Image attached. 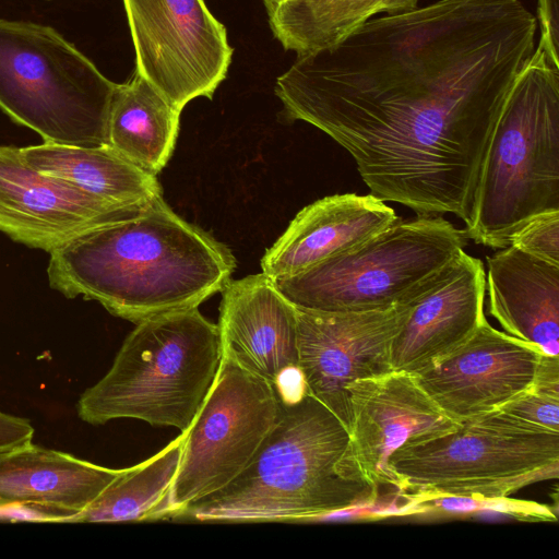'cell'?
Here are the masks:
<instances>
[{
    "label": "cell",
    "instance_id": "obj_1",
    "mask_svg": "<svg viewBox=\"0 0 559 559\" xmlns=\"http://www.w3.org/2000/svg\"><path fill=\"white\" fill-rule=\"evenodd\" d=\"M519 0H439L372 17L275 82L290 120L354 158L370 194L467 224L496 123L535 49Z\"/></svg>",
    "mask_w": 559,
    "mask_h": 559
},
{
    "label": "cell",
    "instance_id": "obj_12",
    "mask_svg": "<svg viewBox=\"0 0 559 559\" xmlns=\"http://www.w3.org/2000/svg\"><path fill=\"white\" fill-rule=\"evenodd\" d=\"M152 203H111L36 170L20 147L0 145V233L28 248L50 253L93 228L133 217Z\"/></svg>",
    "mask_w": 559,
    "mask_h": 559
},
{
    "label": "cell",
    "instance_id": "obj_2",
    "mask_svg": "<svg viewBox=\"0 0 559 559\" xmlns=\"http://www.w3.org/2000/svg\"><path fill=\"white\" fill-rule=\"evenodd\" d=\"M49 286L138 323L198 308L231 280L230 249L163 198L140 214L93 228L49 253Z\"/></svg>",
    "mask_w": 559,
    "mask_h": 559
},
{
    "label": "cell",
    "instance_id": "obj_15",
    "mask_svg": "<svg viewBox=\"0 0 559 559\" xmlns=\"http://www.w3.org/2000/svg\"><path fill=\"white\" fill-rule=\"evenodd\" d=\"M542 355L485 320L459 348L414 376L436 404L462 424L528 390Z\"/></svg>",
    "mask_w": 559,
    "mask_h": 559
},
{
    "label": "cell",
    "instance_id": "obj_17",
    "mask_svg": "<svg viewBox=\"0 0 559 559\" xmlns=\"http://www.w3.org/2000/svg\"><path fill=\"white\" fill-rule=\"evenodd\" d=\"M122 472L32 442L0 452V510L72 522Z\"/></svg>",
    "mask_w": 559,
    "mask_h": 559
},
{
    "label": "cell",
    "instance_id": "obj_11",
    "mask_svg": "<svg viewBox=\"0 0 559 559\" xmlns=\"http://www.w3.org/2000/svg\"><path fill=\"white\" fill-rule=\"evenodd\" d=\"M411 311L409 299L386 309L330 312L296 307L298 365L307 393L348 429L347 386L393 371L391 345Z\"/></svg>",
    "mask_w": 559,
    "mask_h": 559
},
{
    "label": "cell",
    "instance_id": "obj_26",
    "mask_svg": "<svg viewBox=\"0 0 559 559\" xmlns=\"http://www.w3.org/2000/svg\"><path fill=\"white\" fill-rule=\"evenodd\" d=\"M536 19L540 27L538 46L559 66V0H538Z\"/></svg>",
    "mask_w": 559,
    "mask_h": 559
},
{
    "label": "cell",
    "instance_id": "obj_16",
    "mask_svg": "<svg viewBox=\"0 0 559 559\" xmlns=\"http://www.w3.org/2000/svg\"><path fill=\"white\" fill-rule=\"evenodd\" d=\"M485 293L484 263L462 250L412 294L391 345L392 369L415 374L459 348L486 320Z\"/></svg>",
    "mask_w": 559,
    "mask_h": 559
},
{
    "label": "cell",
    "instance_id": "obj_3",
    "mask_svg": "<svg viewBox=\"0 0 559 559\" xmlns=\"http://www.w3.org/2000/svg\"><path fill=\"white\" fill-rule=\"evenodd\" d=\"M346 426L310 394L281 402L276 420L246 468L226 487L190 503L198 521H305L374 503Z\"/></svg>",
    "mask_w": 559,
    "mask_h": 559
},
{
    "label": "cell",
    "instance_id": "obj_4",
    "mask_svg": "<svg viewBox=\"0 0 559 559\" xmlns=\"http://www.w3.org/2000/svg\"><path fill=\"white\" fill-rule=\"evenodd\" d=\"M548 211H559V66L537 45L496 123L464 231L501 249Z\"/></svg>",
    "mask_w": 559,
    "mask_h": 559
},
{
    "label": "cell",
    "instance_id": "obj_14",
    "mask_svg": "<svg viewBox=\"0 0 559 559\" xmlns=\"http://www.w3.org/2000/svg\"><path fill=\"white\" fill-rule=\"evenodd\" d=\"M346 391L353 454L378 490L386 487L396 492L389 461L397 449L451 432L461 425L436 404L412 373L393 370L359 379Z\"/></svg>",
    "mask_w": 559,
    "mask_h": 559
},
{
    "label": "cell",
    "instance_id": "obj_20",
    "mask_svg": "<svg viewBox=\"0 0 559 559\" xmlns=\"http://www.w3.org/2000/svg\"><path fill=\"white\" fill-rule=\"evenodd\" d=\"M20 151L24 160L41 174L115 204L142 206L163 198L155 175L141 169L108 144L73 146L43 142Z\"/></svg>",
    "mask_w": 559,
    "mask_h": 559
},
{
    "label": "cell",
    "instance_id": "obj_6",
    "mask_svg": "<svg viewBox=\"0 0 559 559\" xmlns=\"http://www.w3.org/2000/svg\"><path fill=\"white\" fill-rule=\"evenodd\" d=\"M400 496L499 500L559 476V432L499 409L439 437L407 443L389 461Z\"/></svg>",
    "mask_w": 559,
    "mask_h": 559
},
{
    "label": "cell",
    "instance_id": "obj_22",
    "mask_svg": "<svg viewBox=\"0 0 559 559\" xmlns=\"http://www.w3.org/2000/svg\"><path fill=\"white\" fill-rule=\"evenodd\" d=\"M419 0H277L264 3L274 37L297 56L331 47L379 13L418 8Z\"/></svg>",
    "mask_w": 559,
    "mask_h": 559
},
{
    "label": "cell",
    "instance_id": "obj_28",
    "mask_svg": "<svg viewBox=\"0 0 559 559\" xmlns=\"http://www.w3.org/2000/svg\"><path fill=\"white\" fill-rule=\"evenodd\" d=\"M263 3L271 2V1H277V0H262Z\"/></svg>",
    "mask_w": 559,
    "mask_h": 559
},
{
    "label": "cell",
    "instance_id": "obj_24",
    "mask_svg": "<svg viewBox=\"0 0 559 559\" xmlns=\"http://www.w3.org/2000/svg\"><path fill=\"white\" fill-rule=\"evenodd\" d=\"M509 246L559 265V211L544 212L527 221L512 235Z\"/></svg>",
    "mask_w": 559,
    "mask_h": 559
},
{
    "label": "cell",
    "instance_id": "obj_23",
    "mask_svg": "<svg viewBox=\"0 0 559 559\" xmlns=\"http://www.w3.org/2000/svg\"><path fill=\"white\" fill-rule=\"evenodd\" d=\"M181 432L146 461L123 468L73 522H121L165 518L166 501L181 460Z\"/></svg>",
    "mask_w": 559,
    "mask_h": 559
},
{
    "label": "cell",
    "instance_id": "obj_13",
    "mask_svg": "<svg viewBox=\"0 0 559 559\" xmlns=\"http://www.w3.org/2000/svg\"><path fill=\"white\" fill-rule=\"evenodd\" d=\"M221 293L222 355L267 381L281 402L307 394L298 365L296 307L264 273L229 280Z\"/></svg>",
    "mask_w": 559,
    "mask_h": 559
},
{
    "label": "cell",
    "instance_id": "obj_18",
    "mask_svg": "<svg viewBox=\"0 0 559 559\" xmlns=\"http://www.w3.org/2000/svg\"><path fill=\"white\" fill-rule=\"evenodd\" d=\"M397 219L372 194L324 197L299 211L265 251L262 273L272 280L293 276L361 245Z\"/></svg>",
    "mask_w": 559,
    "mask_h": 559
},
{
    "label": "cell",
    "instance_id": "obj_19",
    "mask_svg": "<svg viewBox=\"0 0 559 559\" xmlns=\"http://www.w3.org/2000/svg\"><path fill=\"white\" fill-rule=\"evenodd\" d=\"M489 313L543 355H559V265L513 246L487 257Z\"/></svg>",
    "mask_w": 559,
    "mask_h": 559
},
{
    "label": "cell",
    "instance_id": "obj_7",
    "mask_svg": "<svg viewBox=\"0 0 559 559\" xmlns=\"http://www.w3.org/2000/svg\"><path fill=\"white\" fill-rule=\"evenodd\" d=\"M116 85L53 27L0 19V109L43 142L107 144Z\"/></svg>",
    "mask_w": 559,
    "mask_h": 559
},
{
    "label": "cell",
    "instance_id": "obj_10",
    "mask_svg": "<svg viewBox=\"0 0 559 559\" xmlns=\"http://www.w3.org/2000/svg\"><path fill=\"white\" fill-rule=\"evenodd\" d=\"M135 71L180 111L213 98L233 58L224 26L204 0H122Z\"/></svg>",
    "mask_w": 559,
    "mask_h": 559
},
{
    "label": "cell",
    "instance_id": "obj_9",
    "mask_svg": "<svg viewBox=\"0 0 559 559\" xmlns=\"http://www.w3.org/2000/svg\"><path fill=\"white\" fill-rule=\"evenodd\" d=\"M280 409L274 388L222 355L215 380L185 431L165 516H179L192 502L231 483L249 464Z\"/></svg>",
    "mask_w": 559,
    "mask_h": 559
},
{
    "label": "cell",
    "instance_id": "obj_21",
    "mask_svg": "<svg viewBox=\"0 0 559 559\" xmlns=\"http://www.w3.org/2000/svg\"><path fill=\"white\" fill-rule=\"evenodd\" d=\"M181 111L173 106L136 71L117 84L112 94L107 144L152 175H157L173 155Z\"/></svg>",
    "mask_w": 559,
    "mask_h": 559
},
{
    "label": "cell",
    "instance_id": "obj_27",
    "mask_svg": "<svg viewBox=\"0 0 559 559\" xmlns=\"http://www.w3.org/2000/svg\"><path fill=\"white\" fill-rule=\"evenodd\" d=\"M34 433L27 419L0 411V452L32 442Z\"/></svg>",
    "mask_w": 559,
    "mask_h": 559
},
{
    "label": "cell",
    "instance_id": "obj_5",
    "mask_svg": "<svg viewBox=\"0 0 559 559\" xmlns=\"http://www.w3.org/2000/svg\"><path fill=\"white\" fill-rule=\"evenodd\" d=\"M221 360L217 324L198 308L146 318L126 337L107 373L81 394L78 415L91 425L133 418L185 432Z\"/></svg>",
    "mask_w": 559,
    "mask_h": 559
},
{
    "label": "cell",
    "instance_id": "obj_8",
    "mask_svg": "<svg viewBox=\"0 0 559 559\" xmlns=\"http://www.w3.org/2000/svg\"><path fill=\"white\" fill-rule=\"evenodd\" d=\"M464 229L441 216L401 219L361 245L293 276L271 278L295 307L330 312L407 302L466 246Z\"/></svg>",
    "mask_w": 559,
    "mask_h": 559
},
{
    "label": "cell",
    "instance_id": "obj_25",
    "mask_svg": "<svg viewBox=\"0 0 559 559\" xmlns=\"http://www.w3.org/2000/svg\"><path fill=\"white\" fill-rule=\"evenodd\" d=\"M498 409L531 425L559 432V393L532 384Z\"/></svg>",
    "mask_w": 559,
    "mask_h": 559
}]
</instances>
